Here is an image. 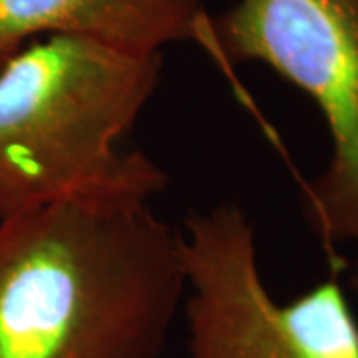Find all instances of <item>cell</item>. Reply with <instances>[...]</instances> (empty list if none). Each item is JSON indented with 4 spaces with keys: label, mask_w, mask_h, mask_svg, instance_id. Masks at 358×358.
Masks as SVG:
<instances>
[{
    "label": "cell",
    "mask_w": 358,
    "mask_h": 358,
    "mask_svg": "<svg viewBox=\"0 0 358 358\" xmlns=\"http://www.w3.org/2000/svg\"><path fill=\"white\" fill-rule=\"evenodd\" d=\"M70 34L134 52L199 44L225 72L203 0H0V62L42 36Z\"/></svg>",
    "instance_id": "cell-5"
},
{
    "label": "cell",
    "mask_w": 358,
    "mask_h": 358,
    "mask_svg": "<svg viewBox=\"0 0 358 358\" xmlns=\"http://www.w3.org/2000/svg\"><path fill=\"white\" fill-rule=\"evenodd\" d=\"M185 358H358V320L336 277L289 303L268 293L255 227L237 201L183 219Z\"/></svg>",
    "instance_id": "cell-3"
},
{
    "label": "cell",
    "mask_w": 358,
    "mask_h": 358,
    "mask_svg": "<svg viewBox=\"0 0 358 358\" xmlns=\"http://www.w3.org/2000/svg\"><path fill=\"white\" fill-rule=\"evenodd\" d=\"M181 233L145 195H66L0 219V358H162Z\"/></svg>",
    "instance_id": "cell-1"
},
{
    "label": "cell",
    "mask_w": 358,
    "mask_h": 358,
    "mask_svg": "<svg viewBox=\"0 0 358 358\" xmlns=\"http://www.w3.org/2000/svg\"><path fill=\"white\" fill-rule=\"evenodd\" d=\"M162 52L52 34L0 62V219L66 195L154 199L167 176L124 148L159 86Z\"/></svg>",
    "instance_id": "cell-2"
},
{
    "label": "cell",
    "mask_w": 358,
    "mask_h": 358,
    "mask_svg": "<svg viewBox=\"0 0 358 358\" xmlns=\"http://www.w3.org/2000/svg\"><path fill=\"white\" fill-rule=\"evenodd\" d=\"M225 74L261 62L319 108L333 152L305 195L308 225L329 253L352 247L358 293V0H235L211 16Z\"/></svg>",
    "instance_id": "cell-4"
}]
</instances>
